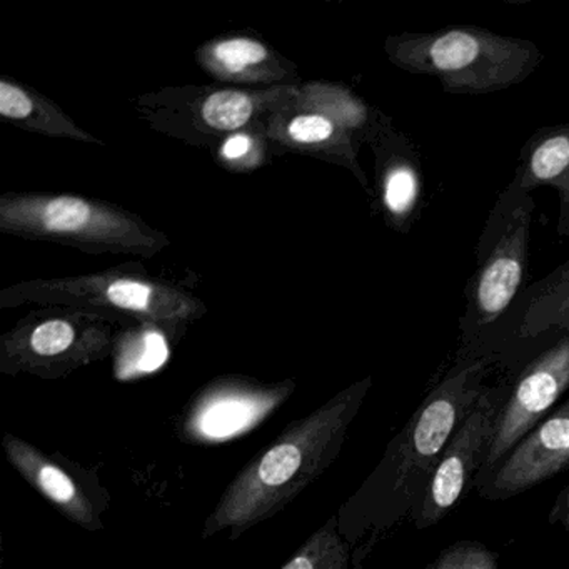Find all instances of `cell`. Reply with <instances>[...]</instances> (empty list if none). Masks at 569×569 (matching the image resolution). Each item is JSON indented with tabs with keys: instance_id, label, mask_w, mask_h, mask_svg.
I'll return each instance as SVG.
<instances>
[{
	"instance_id": "cell-1",
	"label": "cell",
	"mask_w": 569,
	"mask_h": 569,
	"mask_svg": "<svg viewBox=\"0 0 569 569\" xmlns=\"http://www.w3.org/2000/svg\"><path fill=\"white\" fill-rule=\"evenodd\" d=\"M492 359H458L392 438L371 475L339 506L338 528L355 569H362L389 531L418 515L446 446L485 389Z\"/></svg>"
},
{
	"instance_id": "cell-2",
	"label": "cell",
	"mask_w": 569,
	"mask_h": 569,
	"mask_svg": "<svg viewBox=\"0 0 569 569\" xmlns=\"http://www.w3.org/2000/svg\"><path fill=\"white\" fill-rule=\"evenodd\" d=\"M371 379L356 382L311 415L292 421L259 451L219 498L201 538L226 532L229 541L274 518L335 465Z\"/></svg>"
},
{
	"instance_id": "cell-3",
	"label": "cell",
	"mask_w": 569,
	"mask_h": 569,
	"mask_svg": "<svg viewBox=\"0 0 569 569\" xmlns=\"http://www.w3.org/2000/svg\"><path fill=\"white\" fill-rule=\"evenodd\" d=\"M389 58L402 71L428 76L446 94L482 96L528 81L545 54L528 39L499 36L478 26H448L389 38Z\"/></svg>"
},
{
	"instance_id": "cell-4",
	"label": "cell",
	"mask_w": 569,
	"mask_h": 569,
	"mask_svg": "<svg viewBox=\"0 0 569 569\" xmlns=\"http://www.w3.org/2000/svg\"><path fill=\"white\" fill-rule=\"evenodd\" d=\"M535 199L529 196L501 224L482 229L476 246V269L465 289L466 309L459 319L458 359L492 356L525 291L529 266Z\"/></svg>"
},
{
	"instance_id": "cell-5",
	"label": "cell",
	"mask_w": 569,
	"mask_h": 569,
	"mask_svg": "<svg viewBox=\"0 0 569 569\" xmlns=\"http://www.w3.org/2000/svg\"><path fill=\"white\" fill-rule=\"evenodd\" d=\"M569 389V329L532 358L509 386L491 445L472 488H482L502 459L532 431Z\"/></svg>"
},
{
	"instance_id": "cell-6",
	"label": "cell",
	"mask_w": 569,
	"mask_h": 569,
	"mask_svg": "<svg viewBox=\"0 0 569 569\" xmlns=\"http://www.w3.org/2000/svg\"><path fill=\"white\" fill-rule=\"evenodd\" d=\"M508 391V385L485 386L436 466L421 508L412 519L415 528L428 529L438 525L475 486Z\"/></svg>"
},
{
	"instance_id": "cell-7",
	"label": "cell",
	"mask_w": 569,
	"mask_h": 569,
	"mask_svg": "<svg viewBox=\"0 0 569 569\" xmlns=\"http://www.w3.org/2000/svg\"><path fill=\"white\" fill-rule=\"evenodd\" d=\"M2 449L9 465L64 518L86 531L104 529L111 495L96 469L86 468L61 452L42 451L11 432L2 438Z\"/></svg>"
},
{
	"instance_id": "cell-8",
	"label": "cell",
	"mask_w": 569,
	"mask_h": 569,
	"mask_svg": "<svg viewBox=\"0 0 569 569\" xmlns=\"http://www.w3.org/2000/svg\"><path fill=\"white\" fill-rule=\"evenodd\" d=\"M291 395V386L216 385L196 396L176 422L186 445H222L258 429Z\"/></svg>"
},
{
	"instance_id": "cell-9",
	"label": "cell",
	"mask_w": 569,
	"mask_h": 569,
	"mask_svg": "<svg viewBox=\"0 0 569 569\" xmlns=\"http://www.w3.org/2000/svg\"><path fill=\"white\" fill-rule=\"evenodd\" d=\"M538 188H552L558 192L556 232L559 238L569 239V122L532 132L519 152L515 176L486 219L485 229L501 224Z\"/></svg>"
},
{
	"instance_id": "cell-10",
	"label": "cell",
	"mask_w": 569,
	"mask_h": 569,
	"mask_svg": "<svg viewBox=\"0 0 569 569\" xmlns=\"http://www.w3.org/2000/svg\"><path fill=\"white\" fill-rule=\"evenodd\" d=\"M568 469L569 399L515 446L479 495L488 501H506Z\"/></svg>"
},
{
	"instance_id": "cell-11",
	"label": "cell",
	"mask_w": 569,
	"mask_h": 569,
	"mask_svg": "<svg viewBox=\"0 0 569 569\" xmlns=\"http://www.w3.org/2000/svg\"><path fill=\"white\" fill-rule=\"evenodd\" d=\"M381 206L389 226L399 232H409L425 209L426 182L418 146L391 122L382 132Z\"/></svg>"
},
{
	"instance_id": "cell-12",
	"label": "cell",
	"mask_w": 569,
	"mask_h": 569,
	"mask_svg": "<svg viewBox=\"0 0 569 569\" xmlns=\"http://www.w3.org/2000/svg\"><path fill=\"white\" fill-rule=\"evenodd\" d=\"M569 329V258L548 276L526 286L512 309L505 336L536 339Z\"/></svg>"
},
{
	"instance_id": "cell-13",
	"label": "cell",
	"mask_w": 569,
	"mask_h": 569,
	"mask_svg": "<svg viewBox=\"0 0 569 569\" xmlns=\"http://www.w3.org/2000/svg\"><path fill=\"white\" fill-rule=\"evenodd\" d=\"M281 569H355L352 552L332 515L316 529Z\"/></svg>"
},
{
	"instance_id": "cell-14",
	"label": "cell",
	"mask_w": 569,
	"mask_h": 569,
	"mask_svg": "<svg viewBox=\"0 0 569 569\" xmlns=\"http://www.w3.org/2000/svg\"><path fill=\"white\" fill-rule=\"evenodd\" d=\"M76 331L69 322L48 321L38 326L29 338V352L34 356V365H59L62 356L74 349Z\"/></svg>"
},
{
	"instance_id": "cell-15",
	"label": "cell",
	"mask_w": 569,
	"mask_h": 569,
	"mask_svg": "<svg viewBox=\"0 0 569 569\" xmlns=\"http://www.w3.org/2000/svg\"><path fill=\"white\" fill-rule=\"evenodd\" d=\"M252 101L244 92L222 91L209 96L202 106V118L218 131H234L249 121Z\"/></svg>"
},
{
	"instance_id": "cell-16",
	"label": "cell",
	"mask_w": 569,
	"mask_h": 569,
	"mask_svg": "<svg viewBox=\"0 0 569 569\" xmlns=\"http://www.w3.org/2000/svg\"><path fill=\"white\" fill-rule=\"evenodd\" d=\"M425 569H501L498 556L478 541H458L448 546Z\"/></svg>"
},
{
	"instance_id": "cell-17",
	"label": "cell",
	"mask_w": 569,
	"mask_h": 569,
	"mask_svg": "<svg viewBox=\"0 0 569 569\" xmlns=\"http://www.w3.org/2000/svg\"><path fill=\"white\" fill-rule=\"evenodd\" d=\"M91 208L82 199L59 198L46 206L42 222L49 231L76 232L91 221Z\"/></svg>"
},
{
	"instance_id": "cell-18",
	"label": "cell",
	"mask_w": 569,
	"mask_h": 569,
	"mask_svg": "<svg viewBox=\"0 0 569 569\" xmlns=\"http://www.w3.org/2000/svg\"><path fill=\"white\" fill-rule=\"evenodd\" d=\"M214 56L231 71L238 72L246 66L259 64L268 58L264 46L249 39H232L216 46Z\"/></svg>"
},
{
	"instance_id": "cell-19",
	"label": "cell",
	"mask_w": 569,
	"mask_h": 569,
	"mask_svg": "<svg viewBox=\"0 0 569 569\" xmlns=\"http://www.w3.org/2000/svg\"><path fill=\"white\" fill-rule=\"evenodd\" d=\"M335 134V126L322 116H299L289 124V136L302 144L325 142Z\"/></svg>"
},
{
	"instance_id": "cell-20",
	"label": "cell",
	"mask_w": 569,
	"mask_h": 569,
	"mask_svg": "<svg viewBox=\"0 0 569 569\" xmlns=\"http://www.w3.org/2000/svg\"><path fill=\"white\" fill-rule=\"evenodd\" d=\"M151 288L136 281H118L109 286L108 298L112 305L122 309L142 311L151 302Z\"/></svg>"
},
{
	"instance_id": "cell-21",
	"label": "cell",
	"mask_w": 569,
	"mask_h": 569,
	"mask_svg": "<svg viewBox=\"0 0 569 569\" xmlns=\"http://www.w3.org/2000/svg\"><path fill=\"white\" fill-rule=\"evenodd\" d=\"M169 348L164 336L159 332H148L144 338V348L136 361L134 371L154 372L168 361Z\"/></svg>"
},
{
	"instance_id": "cell-22",
	"label": "cell",
	"mask_w": 569,
	"mask_h": 569,
	"mask_svg": "<svg viewBox=\"0 0 569 569\" xmlns=\"http://www.w3.org/2000/svg\"><path fill=\"white\" fill-rule=\"evenodd\" d=\"M31 98L9 82H0V114L9 119H26L32 114Z\"/></svg>"
},
{
	"instance_id": "cell-23",
	"label": "cell",
	"mask_w": 569,
	"mask_h": 569,
	"mask_svg": "<svg viewBox=\"0 0 569 569\" xmlns=\"http://www.w3.org/2000/svg\"><path fill=\"white\" fill-rule=\"evenodd\" d=\"M549 522L561 525L569 532V482L552 502L551 511H549Z\"/></svg>"
},
{
	"instance_id": "cell-24",
	"label": "cell",
	"mask_w": 569,
	"mask_h": 569,
	"mask_svg": "<svg viewBox=\"0 0 569 569\" xmlns=\"http://www.w3.org/2000/svg\"><path fill=\"white\" fill-rule=\"evenodd\" d=\"M249 149H251V139L246 138V136H234L226 142L222 154L229 159H239L248 154Z\"/></svg>"
}]
</instances>
